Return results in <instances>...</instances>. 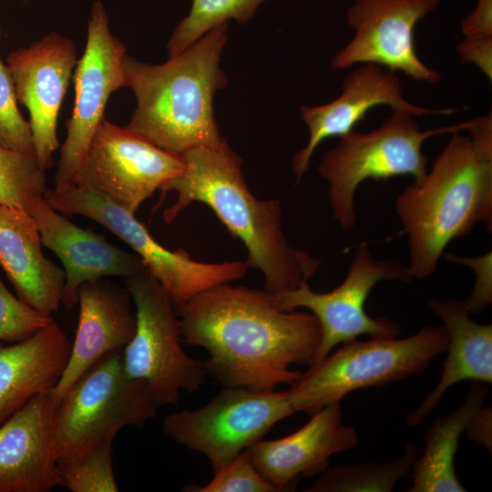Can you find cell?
Wrapping results in <instances>:
<instances>
[{
  "mask_svg": "<svg viewBox=\"0 0 492 492\" xmlns=\"http://www.w3.org/2000/svg\"><path fill=\"white\" fill-rule=\"evenodd\" d=\"M128 291L99 279L79 288V315L67 364L52 391L56 405L71 385L108 353L123 349L136 329Z\"/></svg>",
  "mask_w": 492,
  "mask_h": 492,
  "instance_id": "20",
  "label": "cell"
},
{
  "mask_svg": "<svg viewBox=\"0 0 492 492\" xmlns=\"http://www.w3.org/2000/svg\"><path fill=\"white\" fill-rule=\"evenodd\" d=\"M0 35H1V29H0Z\"/></svg>",
  "mask_w": 492,
  "mask_h": 492,
  "instance_id": "35",
  "label": "cell"
},
{
  "mask_svg": "<svg viewBox=\"0 0 492 492\" xmlns=\"http://www.w3.org/2000/svg\"><path fill=\"white\" fill-rule=\"evenodd\" d=\"M414 117L407 110L393 109L376 128L366 133L354 129L323 154L318 172L329 184L332 212L343 231H351L356 225L354 196L364 181L408 175L414 181L420 180L427 171L425 141L436 135L466 130L468 125L466 120L422 130Z\"/></svg>",
  "mask_w": 492,
  "mask_h": 492,
  "instance_id": "6",
  "label": "cell"
},
{
  "mask_svg": "<svg viewBox=\"0 0 492 492\" xmlns=\"http://www.w3.org/2000/svg\"><path fill=\"white\" fill-rule=\"evenodd\" d=\"M52 392L31 398L0 425V492H48L58 486Z\"/></svg>",
  "mask_w": 492,
  "mask_h": 492,
  "instance_id": "19",
  "label": "cell"
},
{
  "mask_svg": "<svg viewBox=\"0 0 492 492\" xmlns=\"http://www.w3.org/2000/svg\"><path fill=\"white\" fill-rule=\"evenodd\" d=\"M46 190V170L36 158L0 145V203L26 210Z\"/></svg>",
  "mask_w": 492,
  "mask_h": 492,
  "instance_id": "27",
  "label": "cell"
},
{
  "mask_svg": "<svg viewBox=\"0 0 492 492\" xmlns=\"http://www.w3.org/2000/svg\"><path fill=\"white\" fill-rule=\"evenodd\" d=\"M491 425L492 409L482 406L472 416L465 432L472 441L491 452Z\"/></svg>",
  "mask_w": 492,
  "mask_h": 492,
  "instance_id": "34",
  "label": "cell"
},
{
  "mask_svg": "<svg viewBox=\"0 0 492 492\" xmlns=\"http://www.w3.org/2000/svg\"><path fill=\"white\" fill-rule=\"evenodd\" d=\"M265 0H192L189 14L175 27L167 44L169 57L199 40L210 30L233 19L246 24Z\"/></svg>",
  "mask_w": 492,
  "mask_h": 492,
  "instance_id": "26",
  "label": "cell"
},
{
  "mask_svg": "<svg viewBox=\"0 0 492 492\" xmlns=\"http://www.w3.org/2000/svg\"><path fill=\"white\" fill-rule=\"evenodd\" d=\"M44 197L62 214L90 219L128 244L175 306L210 287L238 280L247 272L244 261L208 263L192 260L183 250L167 249L152 237L136 214L90 188L80 185L55 187L47 189Z\"/></svg>",
  "mask_w": 492,
  "mask_h": 492,
  "instance_id": "9",
  "label": "cell"
},
{
  "mask_svg": "<svg viewBox=\"0 0 492 492\" xmlns=\"http://www.w3.org/2000/svg\"><path fill=\"white\" fill-rule=\"evenodd\" d=\"M15 296L0 277V342H18L53 321Z\"/></svg>",
  "mask_w": 492,
  "mask_h": 492,
  "instance_id": "31",
  "label": "cell"
},
{
  "mask_svg": "<svg viewBox=\"0 0 492 492\" xmlns=\"http://www.w3.org/2000/svg\"><path fill=\"white\" fill-rule=\"evenodd\" d=\"M465 37L492 36V0H477L475 9L461 22Z\"/></svg>",
  "mask_w": 492,
  "mask_h": 492,
  "instance_id": "33",
  "label": "cell"
},
{
  "mask_svg": "<svg viewBox=\"0 0 492 492\" xmlns=\"http://www.w3.org/2000/svg\"><path fill=\"white\" fill-rule=\"evenodd\" d=\"M468 135L451 137L425 177L396 198L413 279L437 268L447 245L477 222L492 224V114L468 120Z\"/></svg>",
  "mask_w": 492,
  "mask_h": 492,
  "instance_id": "3",
  "label": "cell"
},
{
  "mask_svg": "<svg viewBox=\"0 0 492 492\" xmlns=\"http://www.w3.org/2000/svg\"><path fill=\"white\" fill-rule=\"evenodd\" d=\"M419 453L420 450L415 444L408 443L404 455L393 460L327 467L307 491H392L399 479L412 469Z\"/></svg>",
  "mask_w": 492,
  "mask_h": 492,
  "instance_id": "25",
  "label": "cell"
},
{
  "mask_svg": "<svg viewBox=\"0 0 492 492\" xmlns=\"http://www.w3.org/2000/svg\"><path fill=\"white\" fill-rule=\"evenodd\" d=\"M26 210L36 222L43 246L63 264L61 304L67 309L77 303L78 291L84 283L110 276L127 279L146 268L134 251H127L104 235L77 226L55 210L44 196L33 198Z\"/></svg>",
  "mask_w": 492,
  "mask_h": 492,
  "instance_id": "17",
  "label": "cell"
},
{
  "mask_svg": "<svg viewBox=\"0 0 492 492\" xmlns=\"http://www.w3.org/2000/svg\"><path fill=\"white\" fill-rule=\"evenodd\" d=\"M35 219L24 209L0 203V266L16 296L42 314L61 304L65 272L47 259Z\"/></svg>",
  "mask_w": 492,
  "mask_h": 492,
  "instance_id": "21",
  "label": "cell"
},
{
  "mask_svg": "<svg viewBox=\"0 0 492 492\" xmlns=\"http://www.w3.org/2000/svg\"><path fill=\"white\" fill-rule=\"evenodd\" d=\"M227 40V24H223L163 64L152 65L126 54L124 87L132 90L137 100L126 128L179 155L223 143L213 98L227 84L220 67Z\"/></svg>",
  "mask_w": 492,
  "mask_h": 492,
  "instance_id": "4",
  "label": "cell"
},
{
  "mask_svg": "<svg viewBox=\"0 0 492 492\" xmlns=\"http://www.w3.org/2000/svg\"><path fill=\"white\" fill-rule=\"evenodd\" d=\"M488 388L475 382L464 402L454 411L439 415L428 428L424 449L415 460L408 492H465L455 470V456L461 436L477 411L483 406Z\"/></svg>",
  "mask_w": 492,
  "mask_h": 492,
  "instance_id": "24",
  "label": "cell"
},
{
  "mask_svg": "<svg viewBox=\"0 0 492 492\" xmlns=\"http://www.w3.org/2000/svg\"><path fill=\"white\" fill-rule=\"evenodd\" d=\"M404 109L415 117L450 115L456 109H430L407 101L396 72L371 63L361 64L353 69L342 83L339 97L323 105L302 106V118L309 129V139L304 148L293 157L292 168L299 181L307 172L316 148L326 138L343 137L354 129L366 114L378 106Z\"/></svg>",
  "mask_w": 492,
  "mask_h": 492,
  "instance_id": "16",
  "label": "cell"
},
{
  "mask_svg": "<svg viewBox=\"0 0 492 492\" xmlns=\"http://www.w3.org/2000/svg\"><path fill=\"white\" fill-rule=\"evenodd\" d=\"M17 102L14 79L0 58V145L36 158L29 122Z\"/></svg>",
  "mask_w": 492,
  "mask_h": 492,
  "instance_id": "29",
  "label": "cell"
},
{
  "mask_svg": "<svg viewBox=\"0 0 492 492\" xmlns=\"http://www.w3.org/2000/svg\"><path fill=\"white\" fill-rule=\"evenodd\" d=\"M185 167L160 189L157 207L169 192L175 203L163 211L169 223L192 202L207 205L247 251L248 268L260 271L264 291L272 295L288 292L308 282L321 261L292 247L284 235L278 200H259L249 190L242 159L226 140L219 146L197 147L180 154Z\"/></svg>",
  "mask_w": 492,
  "mask_h": 492,
  "instance_id": "2",
  "label": "cell"
},
{
  "mask_svg": "<svg viewBox=\"0 0 492 492\" xmlns=\"http://www.w3.org/2000/svg\"><path fill=\"white\" fill-rule=\"evenodd\" d=\"M427 306L443 323L448 337V354L436 385L406 415V423L411 426L420 425L454 384L465 380L492 383L491 323L474 322L465 300L431 299Z\"/></svg>",
  "mask_w": 492,
  "mask_h": 492,
  "instance_id": "23",
  "label": "cell"
},
{
  "mask_svg": "<svg viewBox=\"0 0 492 492\" xmlns=\"http://www.w3.org/2000/svg\"><path fill=\"white\" fill-rule=\"evenodd\" d=\"M188 492H277L256 469L247 449L230 463L214 471L211 480L203 486L189 485Z\"/></svg>",
  "mask_w": 492,
  "mask_h": 492,
  "instance_id": "30",
  "label": "cell"
},
{
  "mask_svg": "<svg viewBox=\"0 0 492 492\" xmlns=\"http://www.w3.org/2000/svg\"><path fill=\"white\" fill-rule=\"evenodd\" d=\"M184 167L180 155L104 118L89 143L77 185L90 188L136 214Z\"/></svg>",
  "mask_w": 492,
  "mask_h": 492,
  "instance_id": "13",
  "label": "cell"
},
{
  "mask_svg": "<svg viewBox=\"0 0 492 492\" xmlns=\"http://www.w3.org/2000/svg\"><path fill=\"white\" fill-rule=\"evenodd\" d=\"M126 289L135 306L136 329L122 349L125 371L147 384L159 407L177 405L180 392L204 384L203 362L182 349L176 306L146 268L126 279Z\"/></svg>",
  "mask_w": 492,
  "mask_h": 492,
  "instance_id": "8",
  "label": "cell"
},
{
  "mask_svg": "<svg viewBox=\"0 0 492 492\" xmlns=\"http://www.w3.org/2000/svg\"><path fill=\"white\" fill-rule=\"evenodd\" d=\"M77 55L74 43L53 31L6 57L17 100L29 113L36 159L45 170L52 167L53 153L59 147L57 118L78 60Z\"/></svg>",
  "mask_w": 492,
  "mask_h": 492,
  "instance_id": "15",
  "label": "cell"
},
{
  "mask_svg": "<svg viewBox=\"0 0 492 492\" xmlns=\"http://www.w3.org/2000/svg\"><path fill=\"white\" fill-rule=\"evenodd\" d=\"M461 62L474 64L489 80L492 79V36L465 37L456 46Z\"/></svg>",
  "mask_w": 492,
  "mask_h": 492,
  "instance_id": "32",
  "label": "cell"
},
{
  "mask_svg": "<svg viewBox=\"0 0 492 492\" xmlns=\"http://www.w3.org/2000/svg\"><path fill=\"white\" fill-rule=\"evenodd\" d=\"M112 442L106 441L77 459L57 463L58 486L72 492H118Z\"/></svg>",
  "mask_w": 492,
  "mask_h": 492,
  "instance_id": "28",
  "label": "cell"
},
{
  "mask_svg": "<svg viewBox=\"0 0 492 492\" xmlns=\"http://www.w3.org/2000/svg\"><path fill=\"white\" fill-rule=\"evenodd\" d=\"M125 55L124 45L111 34L104 4L95 1L87 22L85 50L73 74L74 107L66 124V139L60 147L55 187L78 183L89 143L105 118L108 100L124 87Z\"/></svg>",
  "mask_w": 492,
  "mask_h": 492,
  "instance_id": "12",
  "label": "cell"
},
{
  "mask_svg": "<svg viewBox=\"0 0 492 492\" xmlns=\"http://www.w3.org/2000/svg\"><path fill=\"white\" fill-rule=\"evenodd\" d=\"M384 280L410 283L413 278L407 264L374 259L369 247L363 243L354 251L344 280L333 290L317 292L308 282H303L293 290L273 295L281 310L305 308L316 317L321 336L311 366L321 362L336 345L361 335L399 336L401 328L395 322L371 317L364 308L375 284Z\"/></svg>",
  "mask_w": 492,
  "mask_h": 492,
  "instance_id": "11",
  "label": "cell"
},
{
  "mask_svg": "<svg viewBox=\"0 0 492 492\" xmlns=\"http://www.w3.org/2000/svg\"><path fill=\"white\" fill-rule=\"evenodd\" d=\"M294 413L288 391L223 387L200 407L168 414L162 430L175 443L202 454L214 472Z\"/></svg>",
  "mask_w": 492,
  "mask_h": 492,
  "instance_id": "10",
  "label": "cell"
},
{
  "mask_svg": "<svg viewBox=\"0 0 492 492\" xmlns=\"http://www.w3.org/2000/svg\"><path fill=\"white\" fill-rule=\"evenodd\" d=\"M354 427L343 423L340 402L313 414L310 421L292 434L274 440L261 439L247 448L259 473L278 491L291 488L304 477L321 474L332 456L358 443Z\"/></svg>",
  "mask_w": 492,
  "mask_h": 492,
  "instance_id": "18",
  "label": "cell"
},
{
  "mask_svg": "<svg viewBox=\"0 0 492 492\" xmlns=\"http://www.w3.org/2000/svg\"><path fill=\"white\" fill-rule=\"evenodd\" d=\"M70 349L55 320L24 340L0 346V425L36 395L53 391Z\"/></svg>",
  "mask_w": 492,
  "mask_h": 492,
  "instance_id": "22",
  "label": "cell"
},
{
  "mask_svg": "<svg viewBox=\"0 0 492 492\" xmlns=\"http://www.w3.org/2000/svg\"><path fill=\"white\" fill-rule=\"evenodd\" d=\"M221 283L176 306L180 337L203 348L208 375L223 387L274 390L311 366L321 330L310 312L283 311L264 290Z\"/></svg>",
  "mask_w": 492,
  "mask_h": 492,
  "instance_id": "1",
  "label": "cell"
},
{
  "mask_svg": "<svg viewBox=\"0 0 492 492\" xmlns=\"http://www.w3.org/2000/svg\"><path fill=\"white\" fill-rule=\"evenodd\" d=\"M441 1L355 0L347 12L348 26L354 35L332 58V68L371 63L415 80L437 84L441 75L419 58L414 31Z\"/></svg>",
  "mask_w": 492,
  "mask_h": 492,
  "instance_id": "14",
  "label": "cell"
},
{
  "mask_svg": "<svg viewBox=\"0 0 492 492\" xmlns=\"http://www.w3.org/2000/svg\"><path fill=\"white\" fill-rule=\"evenodd\" d=\"M159 406L146 383L125 371L122 349L88 368L56 405L54 446L57 463L77 459L113 440L128 425L141 426Z\"/></svg>",
  "mask_w": 492,
  "mask_h": 492,
  "instance_id": "7",
  "label": "cell"
},
{
  "mask_svg": "<svg viewBox=\"0 0 492 492\" xmlns=\"http://www.w3.org/2000/svg\"><path fill=\"white\" fill-rule=\"evenodd\" d=\"M442 326L425 325L405 337L352 340L302 373L288 391L293 410L314 414L354 390L380 387L425 371L446 351Z\"/></svg>",
  "mask_w": 492,
  "mask_h": 492,
  "instance_id": "5",
  "label": "cell"
}]
</instances>
